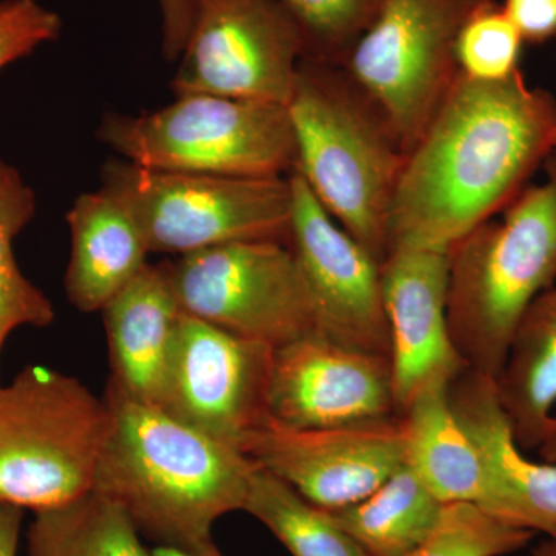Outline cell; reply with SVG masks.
<instances>
[{
    "label": "cell",
    "instance_id": "6da1fadb",
    "mask_svg": "<svg viewBox=\"0 0 556 556\" xmlns=\"http://www.w3.org/2000/svg\"><path fill=\"white\" fill-rule=\"evenodd\" d=\"M555 146L556 98L530 86L522 70L500 83L459 73L405 155L388 218V252H448L532 185Z\"/></svg>",
    "mask_w": 556,
    "mask_h": 556
},
{
    "label": "cell",
    "instance_id": "7a4b0ae2",
    "mask_svg": "<svg viewBox=\"0 0 556 556\" xmlns=\"http://www.w3.org/2000/svg\"><path fill=\"white\" fill-rule=\"evenodd\" d=\"M108 437L93 492L126 511L164 551H215V522L243 510L255 466L241 450L206 437L109 383Z\"/></svg>",
    "mask_w": 556,
    "mask_h": 556
},
{
    "label": "cell",
    "instance_id": "3957f363",
    "mask_svg": "<svg viewBox=\"0 0 556 556\" xmlns=\"http://www.w3.org/2000/svg\"><path fill=\"white\" fill-rule=\"evenodd\" d=\"M298 166L321 206L379 262L404 167L390 118L340 65L300 61L287 101Z\"/></svg>",
    "mask_w": 556,
    "mask_h": 556
},
{
    "label": "cell",
    "instance_id": "277c9868",
    "mask_svg": "<svg viewBox=\"0 0 556 556\" xmlns=\"http://www.w3.org/2000/svg\"><path fill=\"white\" fill-rule=\"evenodd\" d=\"M450 248V336L467 368L496 379L527 308L556 283V169Z\"/></svg>",
    "mask_w": 556,
    "mask_h": 556
},
{
    "label": "cell",
    "instance_id": "5b68a950",
    "mask_svg": "<svg viewBox=\"0 0 556 556\" xmlns=\"http://www.w3.org/2000/svg\"><path fill=\"white\" fill-rule=\"evenodd\" d=\"M98 138L146 169L287 178L298 166L287 105L274 102L185 94L137 116L109 113Z\"/></svg>",
    "mask_w": 556,
    "mask_h": 556
},
{
    "label": "cell",
    "instance_id": "8992f818",
    "mask_svg": "<svg viewBox=\"0 0 556 556\" xmlns=\"http://www.w3.org/2000/svg\"><path fill=\"white\" fill-rule=\"evenodd\" d=\"M109 407L80 380L31 365L0 386V503L40 511L93 489Z\"/></svg>",
    "mask_w": 556,
    "mask_h": 556
},
{
    "label": "cell",
    "instance_id": "52a82bcc",
    "mask_svg": "<svg viewBox=\"0 0 556 556\" xmlns=\"http://www.w3.org/2000/svg\"><path fill=\"white\" fill-rule=\"evenodd\" d=\"M102 190L129 211L150 254H193L239 241L289 244L292 188L287 178H241L139 167L110 160Z\"/></svg>",
    "mask_w": 556,
    "mask_h": 556
},
{
    "label": "cell",
    "instance_id": "ba28073f",
    "mask_svg": "<svg viewBox=\"0 0 556 556\" xmlns=\"http://www.w3.org/2000/svg\"><path fill=\"white\" fill-rule=\"evenodd\" d=\"M477 0H379L375 17L340 67L396 129L405 152L459 75L455 49Z\"/></svg>",
    "mask_w": 556,
    "mask_h": 556
},
{
    "label": "cell",
    "instance_id": "9c48e42d",
    "mask_svg": "<svg viewBox=\"0 0 556 556\" xmlns=\"http://www.w3.org/2000/svg\"><path fill=\"white\" fill-rule=\"evenodd\" d=\"M169 263L179 308L208 325L278 348L318 332L298 258L280 241H239Z\"/></svg>",
    "mask_w": 556,
    "mask_h": 556
},
{
    "label": "cell",
    "instance_id": "30bf717a",
    "mask_svg": "<svg viewBox=\"0 0 556 556\" xmlns=\"http://www.w3.org/2000/svg\"><path fill=\"white\" fill-rule=\"evenodd\" d=\"M303 43L278 0H190L175 97L217 94L287 105Z\"/></svg>",
    "mask_w": 556,
    "mask_h": 556
},
{
    "label": "cell",
    "instance_id": "8fae6325",
    "mask_svg": "<svg viewBox=\"0 0 556 556\" xmlns=\"http://www.w3.org/2000/svg\"><path fill=\"white\" fill-rule=\"evenodd\" d=\"M274 348L182 313L159 408L200 433L241 450L265 426Z\"/></svg>",
    "mask_w": 556,
    "mask_h": 556
},
{
    "label": "cell",
    "instance_id": "7c38bea8",
    "mask_svg": "<svg viewBox=\"0 0 556 556\" xmlns=\"http://www.w3.org/2000/svg\"><path fill=\"white\" fill-rule=\"evenodd\" d=\"M289 181V247L305 278L318 332L339 345L390 361L382 262L328 214L298 170Z\"/></svg>",
    "mask_w": 556,
    "mask_h": 556
},
{
    "label": "cell",
    "instance_id": "4fadbf2b",
    "mask_svg": "<svg viewBox=\"0 0 556 556\" xmlns=\"http://www.w3.org/2000/svg\"><path fill=\"white\" fill-rule=\"evenodd\" d=\"M260 468L324 510L358 503L405 464L401 417L357 426L295 430L266 422L241 442Z\"/></svg>",
    "mask_w": 556,
    "mask_h": 556
},
{
    "label": "cell",
    "instance_id": "5bb4252c",
    "mask_svg": "<svg viewBox=\"0 0 556 556\" xmlns=\"http://www.w3.org/2000/svg\"><path fill=\"white\" fill-rule=\"evenodd\" d=\"M268 416L269 422L295 430L394 419L390 361L320 332L274 348Z\"/></svg>",
    "mask_w": 556,
    "mask_h": 556
},
{
    "label": "cell",
    "instance_id": "9a60e30c",
    "mask_svg": "<svg viewBox=\"0 0 556 556\" xmlns=\"http://www.w3.org/2000/svg\"><path fill=\"white\" fill-rule=\"evenodd\" d=\"M450 255L431 249H394L382 262L396 415L431 383L453 382L467 365L447 320Z\"/></svg>",
    "mask_w": 556,
    "mask_h": 556
},
{
    "label": "cell",
    "instance_id": "2e32d148",
    "mask_svg": "<svg viewBox=\"0 0 556 556\" xmlns=\"http://www.w3.org/2000/svg\"><path fill=\"white\" fill-rule=\"evenodd\" d=\"M448 397L489 470L490 492L482 510L518 529L556 540V464L522 455L495 379L466 369L450 386Z\"/></svg>",
    "mask_w": 556,
    "mask_h": 556
},
{
    "label": "cell",
    "instance_id": "e0dca14e",
    "mask_svg": "<svg viewBox=\"0 0 556 556\" xmlns=\"http://www.w3.org/2000/svg\"><path fill=\"white\" fill-rule=\"evenodd\" d=\"M110 380L142 404L159 407L182 311L169 263L146 266L104 309Z\"/></svg>",
    "mask_w": 556,
    "mask_h": 556
},
{
    "label": "cell",
    "instance_id": "ac0fdd59",
    "mask_svg": "<svg viewBox=\"0 0 556 556\" xmlns=\"http://www.w3.org/2000/svg\"><path fill=\"white\" fill-rule=\"evenodd\" d=\"M65 219L68 302L80 313H97L149 265L148 243L129 211L102 189L79 195Z\"/></svg>",
    "mask_w": 556,
    "mask_h": 556
},
{
    "label": "cell",
    "instance_id": "d6986e66",
    "mask_svg": "<svg viewBox=\"0 0 556 556\" xmlns=\"http://www.w3.org/2000/svg\"><path fill=\"white\" fill-rule=\"evenodd\" d=\"M448 390V383H431L416 394L401 416L405 464L442 504L482 508L490 492L489 470L478 445L453 412Z\"/></svg>",
    "mask_w": 556,
    "mask_h": 556
},
{
    "label": "cell",
    "instance_id": "ffe728a7",
    "mask_svg": "<svg viewBox=\"0 0 556 556\" xmlns=\"http://www.w3.org/2000/svg\"><path fill=\"white\" fill-rule=\"evenodd\" d=\"M495 382L519 448L536 450L556 405V285L527 308Z\"/></svg>",
    "mask_w": 556,
    "mask_h": 556
},
{
    "label": "cell",
    "instance_id": "44dd1931",
    "mask_svg": "<svg viewBox=\"0 0 556 556\" xmlns=\"http://www.w3.org/2000/svg\"><path fill=\"white\" fill-rule=\"evenodd\" d=\"M444 507L404 464L371 495L329 514L365 555L407 556L433 533Z\"/></svg>",
    "mask_w": 556,
    "mask_h": 556
},
{
    "label": "cell",
    "instance_id": "7402d4cb",
    "mask_svg": "<svg viewBox=\"0 0 556 556\" xmlns=\"http://www.w3.org/2000/svg\"><path fill=\"white\" fill-rule=\"evenodd\" d=\"M28 556H155L123 508L97 492L36 511Z\"/></svg>",
    "mask_w": 556,
    "mask_h": 556
},
{
    "label": "cell",
    "instance_id": "603a6c76",
    "mask_svg": "<svg viewBox=\"0 0 556 556\" xmlns=\"http://www.w3.org/2000/svg\"><path fill=\"white\" fill-rule=\"evenodd\" d=\"M243 511L262 522L292 556H367L328 510L258 466Z\"/></svg>",
    "mask_w": 556,
    "mask_h": 556
},
{
    "label": "cell",
    "instance_id": "cb8c5ba5",
    "mask_svg": "<svg viewBox=\"0 0 556 556\" xmlns=\"http://www.w3.org/2000/svg\"><path fill=\"white\" fill-rule=\"evenodd\" d=\"M36 211L35 190L0 156V357L14 329L49 327L54 320L49 298L22 274L14 255V240Z\"/></svg>",
    "mask_w": 556,
    "mask_h": 556
},
{
    "label": "cell",
    "instance_id": "d4e9b609",
    "mask_svg": "<svg viewBox=\"0 0 556 556\" xmlns=\"http://www.w3.org/2000/svg\"><path fill=\"white\" fill-rule=\"evenodd\" d=\"M525 39L497 0H477L456 39L460 75L481 83H500L521 72Z\"/></svg>",
    "mask_w": 556,
    "mask_h": 556
},
{
    "label": "cell",
    "instance_id": "484cf974",
    "mask_svg": "<svg viewBox=\"0 0 556 556\" xmlns=\"http://www.w3.org/2000/svg\"><path fill=\"white\" fill-rule=\"evenodd\" d=\"M300 33L303 60L342 65L379 0H278Z\"/></svg>",
    "mask_w": 556,
    "mask_h": 556
},
{
    "label": "cell",
    "instance_id": "4316f807",
    "mask_svg": "<svg viewBox=\"0 0 556 556\" xmlns=\"http://www.w3.org/2000/svg\"><path fill=\"white\" fill-rule=\"evenodd\" d=\"M533 538L473 504H445L437 529L407 556H507L525 551Z\"/></svg>",
    "mask_w": 556,
    "mask_h": 556
},
{
    "label": "cell",
    "instance_id": "83f0119b",
    "mask_svg": "<svg viewBox=\"0 0 556 556\" xmlns=\"http://www.w3.org/2000/svg\"><path fill=\"white\" fill-rule=\"evenodd\" d=\"M60 14L38 0H0V72L60 39Z\"/></svg>",
    "mask_w": 556,
    "mask_h": 556
},
{
    "label": "cell",
    "instance_id": "f1b7e54d",
    "mask_svg": "<svg viewBox=\"0 0 556 556\" xmlns=\"http://www.w3.org/2000/svg\"><path fill=\"white\" fill-rule=\"evenodd\" d=\"M526 46H543L556 38V0H503Z\"/></svg>",
    "mask_w": 556,
    "mask_h": 556
},
{
    "label": "cell",
    "instance_id": "f546056e",
    "mask_svg": "<svg viewBox=\"0 0 556 556\" xmlns=\"http://www.w3.org/2000/svg\"><path fill=\"white\" fill-rule=\"evenodd\" d=\"M161 13L163 54L167 61H178L188 39L190 0H156Z\"/></svg>",
    "mask_w": 556,
    "mask_h": 556
},
{
    "label": "cell",
    "instance_id": "4dcf8cb0",
    "mask_svg": "<svg viewBox=\"0 0 556 556\" xmlns=\"http://www.w3.org/2000/svg\"><path fill=\"white\" fill-rule=\"evenodd\" d=\"M24 508L0 503V556H17Z\"/></svg>",
    "mask_w": 556,
    "mask_h": 556
},
{
    "label": "cell",
    "instance_id": "1f68e13d",
    "mask_svg": "<svg viewBox=\"0 0 556 556\" xmlns=\"http://www.w3.org/2000/svg\"><path fill=\"white\" fill-rule=\"evenodd\" d=\"M541 459L556 464V412L548 417L536 448Z\"/></svg>",
    "mask_w": 556,
    "mask_h": 556
},
{
    "label": "cell",
    "instance_id": "d6a6232c",
    "mask_svg": "<svg viewBox=\"0 0 556 556\" xmlns=\"http://www.w3.org/2000/svg\"><path fill=\"white\" fill-rule=\"evenodd\" d=\"M525 556H556V540H546L530 547Z\"/></svg>",
    "mask_w": 556,
    "mask_h": 556
},
{
    "label": "cell",
    "instance_id": "836d02e7",
    "mask_svg": "<svg viewBox=\"0 0 556 556\" xmlns=\"http://www.w3.org/2000/svg\"><path fill=\"white\" fill-rule=\"evenodd\" d=\"M156 556H223L222 554H219V551L218 548H215V551H212V552H208V554H204V555H185V554H178V552H174V551H161L159 555Z\"/></svg>",
    "mask_w": 556,
    "mask_h": 556
},
{
    "label": "cell",
    "instance_id": "e575fe53",
    "mask_svg": "<svg viewBox=\"0 0 556 556\" xmlns=\"http://www.w3.org/2000/svg\"><path fill=\"white\" fill-rule=\"evenodd\" d=\"M554 167L556 169V146L554 149V152L551 153V156H548L546 163H544V167Z\"/></svg>",
    "mask_w": 556,
    "mask_h": 556
}]
</instances>
